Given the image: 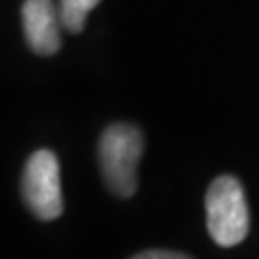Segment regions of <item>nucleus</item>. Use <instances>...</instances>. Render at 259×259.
I'll list each match as a JSON object with an SVG mask.
<instances>
[{"label": "nucleus", "mask_w": 259, "mask_h": 259, "mask_svg": "<svg viewBox=\"0 0 259 259\" xmlns=\"http://www.w3.org/2000/svg\"><path fill=\"white\" fill-rule=\"evenodd\" d=\"M205 215L207 231L215 244L232 248L246 238L250 211L238 179L221 175L213 181L205 194Z\"/></svg>", "instance_id": "nucleus-2"}, {"label": "nucleus", "mask_w": 259, "mask_h": 259, "mask_svg": "<svg viewBox=\"0 0 259 259\" xmlns=\"http://www.w3.org/2000/svg\"><path fill=\"white\" fill-rule=\"evenodd\" d=\"M133 259H190L185 253H177V251H165V250H150L144 253H139Z\"/></svg>", "instance_id": "nucleus-6"}, {"label": "nucleus", "mask_w": 259, "mask_h": 259, "mask_svg": "<svg viewBox=\"0 0 259 259\" xmlns=\"http://www.w3.org/2000/svg\"><path fill=\"white\" fill-rule=\"evenodd\" d=\"M23 35L29 48L40 56L56 54L62 45V21L54 0H25L21 6Z\"/></svg>", "instance_id": "nucleus-4"}, {"label": "nucleus", "mask_w": 259, "mask_h": 259, "mask_svg": "<svg viewBox=\"0 0 259 259\" xmlns=\"http://www.w3.org/2000/svg\"><path fill=\"white\" fill-rule=\"evenodd\" d=\"M21 194L29 209L42 221H52L64 211L60 163L50 150H37L25 163Z\"/></svg>", "instance_id": "nucleus-3"}, {"label": "nucleus", "mask_w": 259, "mask_h": 259, "mask_svg": "<svg viewBox=\"0 0 259 259\" xmlns=\"http://www.w3.org/2000/svg\"><path fill=\"white\" fill-rule=\"evenodd\" d=\"M142 150L144 139L135 125L115 123L104 131L98 144V159L104 181L115 196L129 198L137 192V169Z\"/></svg>", "instance_id": "nucleus-1"}, {"label": "nucleus", "mask_w": 259, "mask_h": 259, "mask_svg": "<svg viewBox=\"0 0 259 259\" xmlns=\"http://www.w3.org/2000/svg\"><path fill=\"white\" fill-rule=\"evenodd\" d=\"M98 4H100V0H60L58 12H60L62 27L69 33L83 31L89 12L96 8Z\"/></svg>", "instance_id": "nucleus-5"}]
</instances>
